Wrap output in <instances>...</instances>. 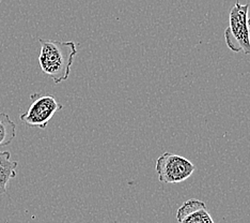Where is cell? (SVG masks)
I'll return each mask as SVG.
<instances>
[{
  "label": "cell",
  "instance_id": "cell-2",
  "mask_svg": "<svg viewBox=\"0 0 250 223\" xmlns=\"http://www.w3.org/2000/svg\"><path fill=\"white\" fill-rule=\"evenodd\" d=\"M248 11L249 4H242L238 0L230 11L229 26L225 30V42L234 53L250 55Z\"/></svg>",
  "mask_w": 250,
  "mask_h": 223
},
{
  "label": "cell",
  "instance_id": "cell-4",
  "mask_svg": "<svg viewBox=\"0 0 250 223\" xmlns=\"http://www.w3.org/2000/svg\"><path fill=\"white\" fill-rule=\"evenodd\" d=\"M30 99L29 108L21 115V123L29 127L45 129L55 114L63 108V105L50 95L33 94L30 96Z\"/></svg>",
  "mask_w": 250,
  "mask_h": 223
},
{
  "label": "cell",
  "instance_id": "cell-1",
  "mask_svg": "<svg viewBox=\"0 0 250 223\" xmlns=\"http://www.w3.org/2000/svg\"><path fill=\"white\" fill-rule=\"evenodd\" d=\"M39 64L42 71L53 79L55 84L66 81L70 76L74 58L77 55L76 43L57 40L40 39Z\"/></svg>",
  "mask_w": 250,
  "mask_h": 223
},
{
  "label": "cell",
  "instance_id": "cell-6",
  "mask_svg": "<svg viewBox=\"0 0 250 223\" xmlns=\"http://www.w3.org/2000/svg\"><path fill=\"white\" fill-rule=\"evenodd\" d=\"M19 163L11 160L9 151L0 150V196L7 192V187L11 179L16 176Z\"/></svg>",
  "mask_w": 250,
  "mask_h": 223
},
{
  "label": "cell",
  "instance_id": "cell-8",
  "mask_svg": "<svg viewBox=\"0 0 250 223\" xmlns=\"http://www.w3.org/2000/svg\"><path fill=\"white\" fill-rule=\"evenodd\" d=\"M248 26H249V32H250V17L248 19Z\"/></svg>",
  "mask_w": 250,
  "mask_h": 223
},
{
  "label": "cell",
  "instance_id": "cell-5",
  "mask_svg": "<svg viewBox=\"0 0 250 223\" xmlns=\"http://www.w3.org/2000/svg\"><path fill=\"white\" fill-rule=\"evenodd\" d=\"M179 223H215L207 209L206 203L198 198H190L180 206L177 211Z\"/></svg>",
  "mask_w": 250,
  "mask_h": 223
},
{
  "label": "cell",
  "instance_id": "cell-3",
  "mask_svg": "<svg viewBox=\"0 0 250 223\" xmlns=\"http://www.w3.org/2000/svg\"><path fill=\"white\" fill-rule=\"evenodd\" d=\"M158 180L164 184H178L194 174L196 167L188 159L171 152H164L156 160Z\"/></svg>",
  "mask_w": 250,
  "mask_h": 223
},
{
  "label": "cell",
  "instance_id": "cell-7",
  "mask_svg": "<svg viewBox=\"0 0 250 223\" xmlns=\"http://www.w3.org/2000/svg\"><path fill=\"white\" fill-rule=\"evenodd\" d=\"M16 135V124L7 113H0V147L10 145Z\"/></svg>",
  "mask_w": 250,
  "mask_h": 223
}]
</instances>
